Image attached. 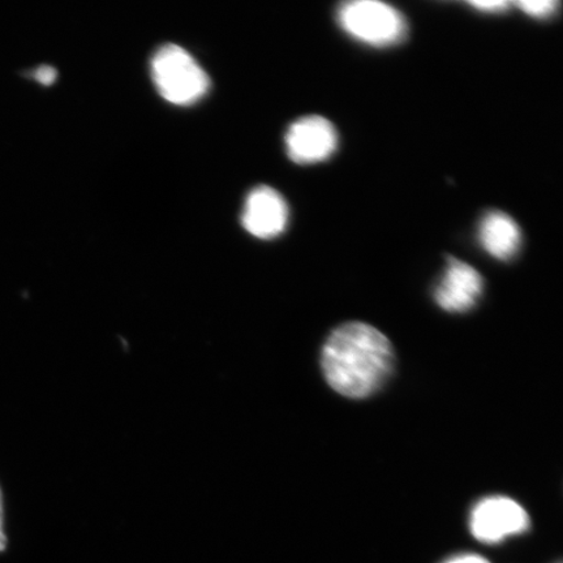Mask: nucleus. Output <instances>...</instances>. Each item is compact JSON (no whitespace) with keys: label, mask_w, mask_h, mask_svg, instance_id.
<instances>
[{"label":"nucleus","mask_w":563,"mask_h":563,"mask_svg":"<svg viewBox=\"0 0 563 563\" xmlns=\"http://www.w3.org/2000/svg\"><path fill=\"white\" fill-rule=\"evenodd\" d=\"M323 376L341 396L367 398L382 387L394 367L389 340L364 322H349L334 330L322 349Z\"/></svg>","instance_id":"1"},{"label":"nucleus","mask_w":563,"mask_h":563,"mask_svg":"<svg viewBox=\"0 0 563 563\" xmlns=\"http://www.w3.org/2000/svg\"><path fill=\"white\" fill-rule=\"evenodd\" d=\"M152 77L167 102L188 106L200 101L210 88L209 77L185 48L167 44L154 53Z\"/></svg>","instance_id":"2"},{"label":"nucleus","mask_w":563,"mask_h":563,"mask_svg":"<svg viewBox=\"0 0 563 563\" xmlns=\"http://www.w3.org/2000/svg\"><path fill=\"white\" fill-rule=\"evenodd\" d=\"M338 23L351 37L376 47L398 44L407 31L402 13L376 0L343 3L338 10Z\"/></svg>","instance_id":"3"},{"label":"nucleus","mask_w":563,"mask_h":563,"mask_svg":"<svg viewBox=\"0 0 563 563\" xmlns=\"http://www.w3.org/2000/svg\"><path fill=\"white\" fill-rule=\"evenodd\" d=\"M470 525L477 540L493 544L527 531L530 517L514 499L493 496L475 506Z\"/></svg>","instance_id":"4"},{"label":"nucleus","mask_w":563,"mask_h":563,"mask_svg":"<svg viewBox=\"0 0 563 563\" xmlns=\"http://www.w3.org/2000/svg\"><path fill=\"white\" fill-rule=\"evenodd\" d=\"M288 157L299 165L319 164L333 156L338 146L334 125L328 119L311 115L292 123L285 137Z\"/></svg>","instance_id":"5"},{"label":"nucleus","mask_w":563,"mask_h":563,"mask_svg":"<svg viewBox=\"0 0 563 563\" xmlns=\"http://www.w3.org/2000/svg\"><path fill=\"white\" fill-rule=\"evenodd\" d=\"M483 287V277L473 266L449 257L445 273L435 287L434 299L443 311L463 313L476 306Z\"/></svg>","instance_id":"6"},{"label":"nucleus","mask_w":563,"mask_h":563,"mask_svg":"<svg viewBox=\"0 0 563 563\" xmlns=\"http://www.w3.org/2000/svg\"><path fill=\"white\" fill-rule=\"evenodd\" d=\"M288 222L287 203L276 189L257 187L246 197L242 223L251 235L273 239L286 230Z\"/></svg>","instance_id":"7"},{"label":"nucleus","mask_w":563,"mask_h":563,"mask_svg":"<svg viewBox=\"0 0 563 563\" xmlns=\"http://www.w3.org/2000/svg\"><path fill=\"white\" fill-rule=\"evenodd\" d=\"M478 241L490 256L508 262L517 255L522 235L516 221L503 211H489L478 228Z\"/></svg>","instance_id":"8"},{"label":"nucleus","mask_w":563,"mask_h":563,"mask_svg":"<svg viewBox=\"0 0 563 563\" xmlns=\"http://www.w3.org/2000/svg\"><path fill=\"white\" fill-rule=\"evenodd\" d=\"M520 10L527 13L528 16L537 19L551 18L555 11H558L560 3L554 0H539V2H530V0H523V2L516 3Z\"/></svg>","instance_id":"9"},{"label":"nucleus","mask_w":563,"mask_h":563,"mask_svg":"<svg viewBox=\"0 0 563 563\" xmlns=\"http://www.w3.org/2000/svg\"><path fill=\"white\" fill-rule=\"evenodd\" d=\"M471 5L475 7L476 10L488 13H501L508 11L511 7L510 2L506 0H492V2H471Z\"/></svg>","instance_id":"10"},{"label":"nucleus","mask_w":563,"mask_h":563,"mask_svg":"<svg viewBox=\"0 0 563 563\" xmlns=\"http://www.w3.org/2000/svg\"><path fill=\"white\" fill-rule=\"evenodd\" d=\"M33 76L42 86H52L56 79V70L51 66H41L34 70Z\"/></svg>","instance_id":"11"},{"label":"nucleus","mask_w":563,"mask_h":563,"mask_svg":"<svg viewBox=\"0 0 563 563\" xmlns=\"http://www.w3.org/2000/svg\"><path fill=\"white\" fill-rule=\"evenodd\" d=\"M7 547V538L4 533V510H3V495L0 489V552H3Z\"/></svg>","instance_id":"12"},{"label":"nucleus","mask_w":563,"mask_h":563,"mask_svg":"<svg viewBox=\"0 0 563 563\" xmlns=\"http://www.w3.org/2000/svg\"><path fill=\"white\" fill-rule=\"evenodd\" d=\"M446 563H490V562H488L487 560H484L483 558H478V555H475V554H466V555H460V558L450 560Z\"/></svg>","instance_id":"13"}]
</instances>
